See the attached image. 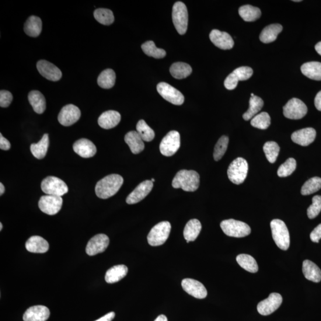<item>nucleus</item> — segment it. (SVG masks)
Returning <instances> with one entry per match:
<instances>
[{
	"label": "nucleus",
	"mask_w": 321,
	"mask_h": 321,
	"mask_svg": "<svg viewBox=\"0 0 321 321\" xmlns=\"http://www.w3.org/2000/svg\"><path fill=\"white\" fill-rule=\"evenodd\" d=\"M123 178L118 174H113L100 180L97 183L95 193L97 196L103 200L116 195L123 183Z\"/></svg>",
	"instance_id": "f257e3e1"
},
{
	"label": "nucleus",
	"mask_w": 321,
	"mask_h": 321,
	"mask_svg": "<svg viewBox=\"0 0 321 321\" xmlns=\"http://www.w3.org/2000/svg\"><path fill=\"white\" fill-rule=\"evenodd\" d=\"M200 183L199 174L194 170H182L179 171L174 177L172 186L175 189L181 188L184 191H196Z\"/></svg>",
	"instance_id": "f03ea898"
},
{
	"label": "nucleus",
	"mask_w": 321,
	"mask_h": 321,
	"mask_svg": "<svg viewBox=\"0 0 321 321\" xmlns=\"http://www.w3.org/2000/svg\"><path fill=\"white\" fill-rule=\"evenodd\" d=\"M272 235L275 244L281 250H287L291 244L288 230L281 219H273L271 222Z\"/></svg>",
	"instance_id": "7ed1b4c3"
},
{
	"label": "nucleus",
	"mask_w": 321,
	"mask_h": 321,
	"mask_svg": "<svg viewBox=\"0 0 321 321\" xmlns=\"http://www.w3.org/2000/svg\"><path fill=\"white\" fill-rule=\"evenodd\" d=\"M248 172V164L243 158H237L230 164L228 170L229 179L235 184H240L245 180Z\"/></svg>",
	"instance_id": "20e7f679"
},
{
	"label": "nucleus",
	"mask_w": 321,
	"mask_h": 321,
	"mask_svg": "<svg viewBox=\"0 0 321 321\" xmlns=\"http://www.w3.org/2000/svg\"><path fill=\"white\" fill-rule=\"evenodd\" d=\"M220 226L223 232L230 237L240 238L249 235L251 233L250 228L246 223L233 219L222 221Z\"/></svg>",
	"instance_id": "39448f33"
},
{
	"label": "nucleus",
	"mask_w": 321,
	"mask_h": 321,
	"mask_svg": "<svg viewBox=\"0 0 321 321\" xmlns=\"http://www.w3.org/2000/svg\"><path fill=\"white\" fill-rule=\"evenodd\" d=\"M171 229L172 226L168 221L160 222L153 227L147 237L149 245L158 246L165 243L169 238Z\"/></svg>",
	"instance_id": "423d86ee"
},
{
	"label": "nucleus",
	"mask_w": 321,
	"mask_h": 321,
	"mask_svg": "<svg viewBox=\"0 0 321 321\" xmlns=\"http://www.w3.org/2000/svg\"><path fill=\"white\" fill-rule=\"evenodd\" d=\"M41 189L48 195L61 197L69 191L68 186L65 181L54 176L45 178L42 181Z\"/></svg>",
	"instance_id": "0eeeda50"
},
{
	"label": "nucleus",
	"mask_w": 321,
	"mask_h": 321,
	"mask_svg": "<svg viewBox=\"0 0 321 321\" xmlns=\"http://www.w3.org/2000/svg\"><path fill=\"white\" fill-rule=\"evenodd\" d=\"M173 22L177 33L180 35L186 34L187 26L188 12L186 5L183 3L178 2L174 4L172 13Z\"/></svg>",
	"instance_id": "6e6552de"
},
{
	"label": "nucleus",
	"mask_w": 321,
	"mask_h": 321,
	"mask_svg": "<svg viewBox=\"0 0 321 321\" xmlns=\"http://www.w3.org/2000/svg\"><path fill=\"white\" fill-rule=\"evenodd\" d=\"M180 147V135L176 131L168 133L163 139L159 145L160 153L166 156H172L177 152Z\"/></svg>",
	"instance_id": "1a4fd4ad"
},
{
	"label": "nucleus",
	"mask_w": 321,
	"mask_h": 321,
	"mask_svg": "<svg viewBox=\"0 0 321 321\" xmlns=\"http://www.w3.org/2000/svg\"><path fill=\"white\" fill-rule=\"evenodd\" d=\"M308 108L301 100L292 99L283 107L284 116L289 119L299 120L306 116Z\"/></svg>",
	"instance_id": "9d476101"
},
{
	"label": "nucleus",
	"mask_w": 321,
	"mask_h": 321,
	"mask_svg": "<svg viewBox=\"0 0 321 321\" xmlns=\"http://www.w3.org/2000/svg\"><path fill=\"white\" fill-rule=\"evenodd\" d=\"M157 91L164 99L176 106L182 105L184 97L179 90L166 82H160L156 86Z\"/></svg>",
	"instance_id": "9b49d317"
},
{
	"label": "nucleus",
	"mask_w": 321,
	"mask_h": 321,
	"mask_svg": "<svg viewBox=\"0 0 321 321\" xmlns=\"http://www.w3.org/2000/svg\"><path fill=\"white\" fill-rule=\"evenodd\" d=\"M253 75L252 68L243 66L235 70L232 73L227 77L224 81V86L228 90L235 89L239 81L248 80Z\"/></svg>",
	"instance_id": "f8f14e48"
},
{
	"label": "nucleus",
	"mask_w": 321,
	"mask_h": 321,
	"mask_svg": "<svg viewBox=\"0 0 321 321\" xmlns=\"http://www.w3.org/2000/svg\"><path fill=\"white\" fill-rule=\"evenodd\" d=\"M38 205L41 211L45 214L54 215L61 210L62 199L61 197L45 195L41 197Z\"/></svg>",
	"instance_id": "ddd939ff"
},
{
	"label": "nucleus",
	"mask_w": 321,
	"mask_h": 321,
	"mask_svg": "<svg viewBox=\"0 0 321 321\" xmlns=\"http://www.w3.org/2000/svg\"><path fill=\"white\" fill-rule=\"evenodd\" d=\"M282 302L281 295L277 293H271L269 297L261 301L258 305L257 309L261 315L267 316L277 310Z\"/></svg>",
	"instance_id": "4468645a"
},
{
	"label": "nucleus",
	"mask_w": 321,
	"mask_h": 321,
	"mask_svg": "<svg viewBox=\"0 0 321 321\" xmlns=\"http://www.w3.org/2000/svg\"><path fill=\"white\" fill-rule=\"evenodd\" d=\"M81 116V112L78 107L69 104L62 107L58 114L59 123L64 126H70L76 123Z\"/></svg>",
	"instance_id": "2eb2a0df"
},
{
	"label": "nucleus",
	"mask_w": 321,
	"mask_h": 321,
	"mask_svg": "<svg viewBox=\"0 0 321 321\" xmlns=\"http://www.w3.org/2000/svg\"><path fill=\"white\" fill-rule=\"evenodd\" d=\"M109 237L104 234H99L90 239L86 247V252L89 256L103 253L109 245Z\"/></svg>",
	"instance_id": "dca6fc26"
},
{
	"label": "nucleus",
	"mask_w": 321,
	"mask_h": 321,
	"mask_svg": "<svg viewBox=\"0 0 321 321\" xmlns=\"http://www.w3.org/2000/svg\"><path fill=\"white\" fill-rule=\"evenodd\" d=\"M37 68L40 74L51 81L60 80L62 73L56 66L46 60H41L37 62Z\"/></svg>",
	"instance_id": "f3484780"
},
{
	"label": "nucleus",
	"mask_w": 321,
	"mask_h": 321,
	"mask_svg": "<svg viewBox=\"0 0 321 321\" xmlns=\"http://www.w3.org/2000/svg\"><path fill=\"white\" fill-rule=\"evenodd\" d=\"M181 286L188 294L197 299H204L207 297V291L201 282L191 278H185L181 282Z\"/></svg>",
	"instance_id": "a211bd4d"
},
{
	"label": "nucleus",
	"mask_w": 321,
	"mask_h": 321,
	"mask_svg": "<svg viewBox=\"0 0 321 321\" xmlns=\"http://www.w3.org/2000/svg\"><path fill=\"white\" fill-rule=\"evenodd\" d=\"M153 186L151 180H145L139 184L132 192L129 194L126 202L129 205L135 204L144 200L151 192Z\"/></svg>",
	"instance_id": "6ab92c4d"
},
{
	"label": "nucleus",
	"mask_w": 321,
	"mask_h": 321,
	"mask_svg": "<svg viewBox=\"0 0 321 321\" xmlns=\"http://www.w3.org/2000/svg\"><path fill=\"white\" fill-rule=\"evenodd\" d=\"M209 38L216 47L222 50H230L234 47L233 38L228 33L221 32L217 29L212 30L209 34Z\"/></svg>",
	"instance_id": "aec40b11"
},
{
	"label": "nucleus",
	"mask_w": 321,
	"mask_h": 321,
	"mask_svg": "<svg viewBox=\"0 0 321 321\" xmlns=\"http://www.w3.org/2000/svg\"><path fill=\"white\" fill-rule=\"evenodd\" d=\"M73 150L82 158H91L96 154L97 148L89 139L83 138L75 142L73 146Z\"/></svg>",
	"instance_id": "412c9836"
},
{
	"label": "nucleus",
	"mask_w": 321,
	"mask_h": 321,
	"mask_svg": "<svg viewBox=\"0 0 321 321\" xmlns=\"http://www.w3.org/2000/svg\"><path fill=\"white\" fill-rule=\"evenodd\" d=\"M50 316V310L47 307L37 305L30 307L24 313V321H46Z\"/></svg>",
	"instance_id": "4be33fe9"
},
{
	"label": "nucleus",
	"mask_w": 321,
	"mask_h": 321,
	"mask_svg": "<svg viewBox=\"0 0 321 321\" xmlns=\"http://www.w3.org/2000/svg\"><path fill=\"white\" fill-rule=\"evenodd\" d=\"M316 133L315 129L308 127L296 131L292 135V140L299 145L306 146L315 141Z\"/></svg>",
	"instance_id": "5701e85b"
},
{
	"label": "nucleus",
	"mask_w": 321,
	"mask_h": 321,
	"mask_svg": "<svg viewBox=\"0 0 321 321\" xmlns=\"http://www.w3.org/2000/svg\"><path fill=\"white\" fill-rule=\"evenodd\" d=\"M121 115L117 111L110 110L101 115L99 118V124L104 129L114 128L120 123Z\"/></svg>",
	"instance_id": "b1692460"
},
{
	"label": "nucleus",
	"mask_w": 321,
	"mask_h": 321,
	"mask_svg": "<svg viewBox=\"0 0 321 321\" xmlns=\"http://www.w3.org/2000/svg\"><path fill=\"white\" fill-rule=\"evenodd\" d=\"M26 248L29 252L44 253L48 250L49 244L43 237L34 236L27 240Z\"/></svg>",
	"instance_id": "393cba45"
},
{
	"label": "nucleus",
	"mask_w": 321,
	"mask_h": 321,
	"mask_svg": "<svg viewBox=\"0 0 321 321\" xmlns=\"http://www.w3.org/2000/svg\"><path fill=\"white\" fill-rule=\"evenodd\" d=\"M124 141L134 154H138L144 151L145 148L144 141L137 131L128 132L125 136Z\"/></svg>",
	"instance_id": "a878e982"
},
{
	"label": "nucleus",
	"mask_w": 321,
	"mask_h": 321,
	"mask_svg": "<svg viewBox=\"0 0 321 321\" xmlns=\"http://www.w3.org/2000/svg\"><path fill=\"white\" fill-rule=\"evenodd\" d=\"M302 270L307 280L314 282H319L321 281L320 268L313 262L309 260L303 261Z\"/></svg>",
	"instance_id": "bb28decb"
},
{
	"label": "nucleus",
	"mask_w": 321,
	"mask_h": 321,
	"mask_svg": "<svg viewBox=\"0 0 321 321\" xmlns=\"http://www.w3.org/2000/svg\"><path fill=\"white\" fill-rule=\"evenodd\" d=\"M127 273L128 268L125 265H116L107 271L105 280L107 283L113 284L126 276Z\"/></svg>",
	"instance_id": "cd10ccee"
},
{
	"label": "nucleus",
	"mask_w": 321,
	"mask_h": 321,
	"mask_svg": "<svg viewBox=\"0 0 321 321\" xmlns=\"http://www.w3.org/2000/svg\"><path fill=\"white\" fill-rule=\"evenodd\" d=\"M43 23L39 17L31 16L24 24V30L27 36L36 38L41 33Z\"/></svg>",
	"instance_id": "c85d7f7f"
},
{
	"label": "nucleus",
	"mask_w": 321,
	"mask_h": 321,
	"mask_svg": "<svg viewBox=\"0 0 321 321\" xmlns=\"http://www.w3.org/2000/svg\"><path fill=\"white\" fill-rule=\"evenodd\" d=\"M29 103L35 112L43 114L46 110V100L43 94L38 90H32L28 95Z\"/></svg>",
	"instance_id": "c756f323"
},
{
	"label": "nucleus",
	"mask_w": 321,
	"mask_h": 321,
	"mask_svg": "<svg viewBox=\"0 0 321 321\" xmlns=\"http://www.w3.org/2000/svg\"><path fill=\"white\" fill-rule=\"evenodd\" d=\"M282 26L280 24H272L267 26L260 34V40L263 43H273L276 40L278 35L281 33Z\"/></svg>",
	"instance_id": "7c9ffc66"
},
{
	"label": "nucleus",
	"mask_w": 321,
	"mask_h": 321,
	"mask_svg": "<svg viewBox=\"0 0 321 321\" xmlns=\"http://www.w3.org/2000/svg\"><path fill=\"white\" fill-rule=\"evenodd\" d=\"M201 223L198 219H192L187 222L184 229L183 235L187 243L193 242L197 239L201 231Z\"/></svg>",
	"instance_id": "2f4dec72"
},
{
	"label": "nucleus",
	"mask_w": 321,
	"mask_h": 321,
	"mask_svg": "<svg viewBox=\"0 0 321 321\" xmlns=\"http://www.w3.org/2000/svg\"><path fill=\"white\" fill-rule=\"evenodd\" d=\"M301 72L307 78L315 80H321V62H306L302 66Z\"/></svg>",
	"instance_id": "473e14b6"
},
{
	"label": "nucleus",
	"mask_w": 321,
	"mask_h": 321,
	"mask_svg": "<svg viewBox=\"0 0 321 321\" xmlns=\"http://www.w3.org/2000/svg\"><path fill=\"white\" fill-rule=\"evenodd\" d=\"M49 145V136L48 134H44L39 142L30 145V151L36 158L43 159L47 154Z\"/></svg>",
	"instance_id": "72a5a7b5"
},
{
	"label": "nucleus",
	"mask_w": 321,
	"mask_h": 321,
	"mask_svg": "<svg viewBox=\"0 0 321 321\" xmlns=\"http://www.w3.org/2000/svg\"><path fill=\"white\" fill-rule=\"evenodd\" d=\"M170 72L173 78L182 79L190 75L192 69L190 65L185 62H177L171 66Z\"/></svg>",
	"instance_id": "f704fd0d"
},
{
	"label": "nucleus",
	"mask_w": 321,
	"mask_h": 321,
	"mask_svg": "<svg viewBox=\"0 0 321 321\" xmlns=\"http://www.w3.org/2000/svg\"><path fill=\"white\" fill-rule=\"evenodd\" d=\"M116 73L112 69H108L101 73L97 79L98 84L103 89L113 88L116 82Z\"/></svg>",
	"instance_id": "c9c22d12"
},
{
	"label": "nucleus",
	"mask_w": 321,
	"mask_h": 321,
	"mask_svg": "<svg viewBox=\"0 0 321 321\" xmlns=\"http://www.w3.org/2000/svg\"><path fill=\"white\" fill-rule=\"evenodd\" d=\"M263 106L264 101L260 97L255 95L251 97L249 101V108L248 110L243 115V119L246 121L252 119L263 109Z\"/></svg>",
	"instance_id": "e433bc0d"
},
{
	"label": "nucleus",
	"mask_w": 321,
	"mask_h": 321,
	"mask_svg": "<svg viewBox=\"0 0 321 321\" xmlns=\"http://www.w3.org/2000/svg\"><path fill=\"white\" fill-rule=\"evenodd\" d=\"M239 13L242 18L245 22H254L260 18L261 11L259 8L250 5H245L240 7Z\"/></svg>",
	"instance_id": "4c0bfd02"
},
{
	"label": "nucleus",
	"mask_w": 321,
	"mask_h": 321,
	"mask_svg": "<svg viewBox=\"0 0 321 321\" xmlns=\"http://www.w3.org/2000/svg\"><path fill=\"white\" fill-rule=\"evenodd\" d=\"M236 261L241 267L250 273H255L258 271V266L255 260L247 254H240L236 258Z\"/></svg>",
	"instance_id": "58836bf2"
},
{
	"label": "nucleus",
	"mask_w": 321,
	"mask_h": 321,
	"mask_svg": "<svg viewBox=\"0 0 321 321\" xmlns=\"http://www.w3.org/2000/svg\"><path fill=\"white\" fill-rule=\"evenodd\" d=\"M142 49L144 53L157 59L166 57V52L163 49L157 48L154 43L152 41L146 42L142 45Z\"/></svg>",
	"instance_id": "ea45409f"
},
{
	"label": "nucleus",
	"mask_w": 321,
	"mask_h": 321,
	"mask_svg": "<svg viewBox=\"0 0 321 321\" xmlns=\"http://www.w3.org/2000/svg\"><path fill=\"white\" fill-rule=\"evenodd\" d=\"M94 17L104 25H110L114 21L113 13L111 10L107 9H98L93 13Z\"/></svg>",
	"instance_id": "a19ab883"
},
{
	"label": "nucleus",
	"mask_w": 321,
	"mask_h": 321,
	"mask_svg": "<svg viewBox=\"0 0 321 321\" xmlns=\"http://www.w3.org/2000/svg\"><path fill=\"white\" fill-rule=\"evenodd\" d=\"M137 132L146 142H151L155 138V133L144 120H139L137 125Z\"/></svg>",
	"instance_id": "79ce46f5"
},
{
	"label": "nucleus",
	"mask_w": 321,
	"mask_h": 321,
	"mask_svg": "<svg viewBox=\"0 0 321 321\" xmlns=\"http://www.w3.org/2000/svg\"><path fill=\"white\" fill-rule=\"evenodd\" d=\"M263 149L268 162L272 164L276 162L280 150L277 143L273 141L267 142L265 143Z\"/></svg>",
	"instance_id": "37998d69"
},
{
	"label": "nucleus",
	"mask_w": 321,
	"mask_h": 321,
	"mask_svg": "<svg viewBox=\"0 0 321 321\" xmlns=\"http://www.w3.org/2000/svg\"><path fill=\"white\" fill-rule=\"evenodd\" d=\"M321 189V178L315 177L306 181L301 189L302 195H309L316 192Z\"/></svg>",
	"instance_id": "c03bdc74"
},
{
	"label": "nucleus",
	"mask_w": 321,
	"mask_h": 321,
	"mask_svg": "<svg viewBox=\"0 0 321 321\" xmlns=\"http://www.w3.org/2000/svg\"><path fill=\"white\" fill-rule=\"evenodd\" d=\"M250 124L254 127L265 130L271 124V117L268 113L263 112L256 115L251 120Z\"/></svg>",
	"instance_id": "a18cd8bd"
},
{
	"label": "nucleus",
	"mask_w": 321,
	"mask_h": 321,
	"mask_svg": "<svg viewBox=\"0 0 321 321\" xmlns=\"http://www.w3.org/2000/svg\"><path fill=\"white\" fill-rule=\"evenodd\" d=\"M229 142V139L226 136H222L219 138L214 148V158L216 162L220 160L224 155L228 148Z\"/></svg>",
	"instance_id": "49530a36"
},
{
	"label": "nucleus",
	"mask_w": 321,
	"mask_h": 321,
	"mask_svg": "<svg viewBox=\"0 0 321 321\" xmlns=\"http://www.w3.org/2000/svg\"><path fill=\"white\" fill-rule=\"evenodd\" d=\"M296 169V162L294 158H288L286 162L279 167L277 174L280 177H285L291 176Z\"/></svg>",
	"instance_id": "de8ad7c7"
},
{
	"label": "nucleus",
	"mask_w": 321,
	"mask_h": 321,
	"mask_svg": "<svg viewBox=\"0 0 321 321\" xmlns=\"http://www.w3.org/2000/svg\"><path fill=\"white\" fill-rule=\"evenodd\" d=\"M321 211V196L316 195L312 198V204L307 210L309 218L313 219L319 214Z\"/></svg>",
	"instance_id": "09e8293b"
},
{
	"label": "nucleus",
	"mask_w": 321,
	"mask_h": 321,
	"mask_svg": "<svg viewBox=\"0 0 321 321\" xmlns=\"http://www.w3.org/2000/svg\"><path fill=\"white\" fill-rule=\"evenodd\" d=\"M13 101V95L8 90H2L0 92V106L3 108L8 107Z\"/></svg>",
	"instance_id": "8fccbe9b"
},
{
	"label": "nucleus",
	"mask_w": 321,
	"mask_h": 321,
	"mask_svg": "<svg viewBox=\"0 0 321 321\" xmlns=\"http://www.w3.org/2000/svg\"><path fill=\"white\" fill-rule=\"evenodd\" d=\"M310 238L313 242L319 243L321 239V224L317 226L310 233Z\"/></svg>",
	"instance_id": "3c124183"
},
{
	"label": "nucleus",
	"mask_w": 321,
	"mask_h": 321,
	"mask_svg": "<svg viewBox=\"0 0 321 321\" xmlns=\"http://www.w3.org/2000/svg\"><path fill=\"white\" fill-rule=\"evenodd\" d=\"M11 148V145L10 143L4 137H3L2 134H0V148L5 151H8Z\"/></svg>",
	"instance_id": "603ef678"
},
{
	"label": "nucleus",
	"mask_w": 321,
	"mask_h": 321,
	"mask_svg": "<svg viewBox=\"0 0 321 321\" xmlns=\"http://www.w3.org/2000/svg\"><path fill=\"white\" fill-rule=\"evenodd\" d=\"M115 315L116 314L114 312H111L95 321H111L114 318Z\"/></svg>",
	"instance_id": "864d4df0"
},
{
	"label": "nucleus",
	"mask_w": 321,
	"mask_h": 321,
	"mask_svg": "<svg viewBox=\"0 0 321 321\" xmlns=\"http://www.w3.org/2000/svg\"><path fill=\"white\" fill-rule=\"evenodd\" d=\"M314 103H315V106L316 109L321 111V90L317 93Z\"/></svg>",
	"instance_id": "5fc2aeb1"
},
{
	"label": "nucleus",
	"mask_w": 321,
	"mask_h": 321,
	"mask_svg": "<svg viewBox=\"0 0 321 321\" xmlns=\"http://www.w3.org/2000/svg\"><path fill=\"white\" fill-rule=\"evenodd\" d=\"M154 321H168L167 317L165 315H160L156 317Z\"/></svg>",
	"instance_id": "6e6d98bb"
},
{
	"label": "nucleus",
	"mask_w": 321,
	"mask_h": 321,
	"mask_svg": "<svg viewBox=\"0 0 321 321\" xmlns=\"http://www.w3.org/2000/svg\"><path fill=\"white\" fill-rule=\"evenodd\" d=\"M315 48L317 53L321 55V42L315 45Z\"/></svg>",
	"instance_id": "4d7b16f0"
},
{
	"label": "nucleus",
	"mask_w": 321,
	"mask_h": 321,
	"mask_svg": "<svg viewBox=\"0 0 321 321\" xmlns=\"http://www.w3.org/2000/svg\"><path fill=\"white\" fill-rule=\"evenodd\" d=\"M5 191V187L4 185L2 183H0V195H3L4 194Z\"/></svg>",
	"instance_id": "13d9d810"
},
{
	"label": "nucleus",
	"mask_w": 321,
	"mask_h": 321,
	"mask_svg": "<svg viewBox=\"0 0 321 321\" xmlns=\"http://www.w3.org/2000/svg\"><path fill=\"white\" fill-rule=\"evenodd\" d=\"M2 229H3V224H2V223L1 222L0 223V230H1L2 231Z\"/></svg>",
	"instance_id": "bf43d9fd"
},
{
	"label": "nucleus",
	"mask_w": 321,
	"mask_h": 321,
	"mask_svg": "<svg viewBox=\"0 0 321 321\" xmlns=\"http://www.w3.org/2000/svg\"><path fill=\"white\" fill-rule=\"evenodd\" d=\"M294 2H301V1H300V0H298V1H296V0H294V1H293Z\"/></svg>",
	"instance_id": "052dcab7"
},
{
	"label": "nucleus",
	"mask_w": 321,
	"mask_h": 321,
	"mask_svg": "<svg viewBox=\"0 0 321 321\" xmlns=\"http://www.w3.org/2000/svg\"><path fill=\"white\" fill-rule=\"evenodd\" d=\"M151 180L152 181L153 183L155 181L154 179H152Z\"/></svg>",
	"instance_id": "680f3d73"
},
{
	"label": "nucleus",
	"mask_w": 321,
	"mask_h": 321,
	"mask_svg": "<svg viewBox=\"0 0 321 321\" xmlns=\"http://www.w3.org/2000/svg\"><path fill=\"white\" fill-rule=\"evenodd\" d=\"M254 94L253 93H251V97H254Z\"/></svg>",
	"instance_id": "e2e57ef3"
}]
</instances>
